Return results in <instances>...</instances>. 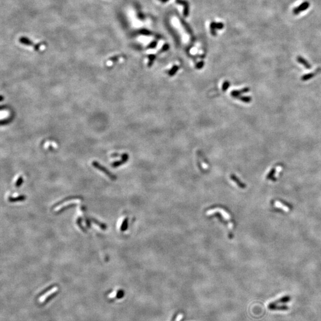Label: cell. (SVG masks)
Here are the masks:
<instances>
[{"label": "cell", "mask_w": 321, "mask_h": 321, "mask_svg": "<svg viewBox=\"0 0 321 321\" xmlns=\"http://www.w3.org/2000/svg\"><path fill=\"white\" fill-rule=\"evenodd\" d=\"M310 7V3L308 1H305L301 3L298 7H296L293 9L292 13L294 15H298L300 13L306 10L307 9Z\"/></svg>", "instance_id": "6da1fadb"}, {"label": "cell", "mask_w": 321, "mask_h": 321, "mask_svg": "<svg viewBox=\"0 0 321 321\" xmlns=\"http://www.w3.org/2000/svg\"><path fill=\"white\" fill-rule=\"evenodd\" d=\"M92 165L95 167L97 169H98L99 170H100L101 171H102L104 173H105L106 175H107L108 177H109V178L112 180H115L116 178V177L114 176L112 173H111L109 171H108L107 169H106L105 168H104L103 166H102L101 165H100L98 163H97L96 161H93V162Z\"/></svg>", "instance_id": "7a4b0ae2"}, {"label": "cell", "mask_w": 321, "mask_h": 321, "mask_svg": "<svg viewBox=\"0 0 321 321\" xmlns=\"http://www.w3.org/2000/svg\"><path fill=\"white\" fill-rule=\"evenodd\" d=\"M57 292H58V288L57 287L54 288L53 289L51 290L50 292H47L44 296H43L42 297H41L40 302L43 303L48 301L50 298L54 297Z\"/></svg>", "instance_id": "3957f363"}, {"label": "cell", "mask_w": 321, "mask_h": 321, "mask_svg": "<svg viewBox=\"0 0 321 321\" xmlns=\"http://www.w3.org/2000/svg\"><path fill=\"white\" fill-rule=\"evenodd\" d=\"M78 202V199H73L71 200H68L67 201V202H65L64 203L63 205L61 204V206H59L57 208H56V211H61L62 210H63V209L65 208H67L69 207H72V206H74L75 205L76 203H77Z\"/></svg>", "instance_id": "277c9868"}, {"label": "cell", "mask_w": 321, "mask_h": 321, "mask_svg": "<svg viewBox=\"0 0 321 321\" xmlns=\"http://www.w3.org/2000/svg\"><path fill=\"white\" fill-rule=\"evenodd\" d=\"M291 299V297H290L289 296H284L280 299L276 300V301H274L273 302H272L271 303H270V305H277L278 304H280V303H287Z\"/></svg>", "instance_id": "5b68a950"}, {"label": "cell", "mask_w": 321, "mask_h": 321, "mask_svg": "<svg viewBox=\"0 0 321 321\" xmlns=\"http://www.w3.org/2000/svg\"><path fill=\"white\" fill-rule=\"evenodd\" d=\"M297 60L298 61V63H299L300 64L303 65L306 69H310L312 67H311V65L309 63V62L307 61L306 60H305L304 58H303L301 56H298L297 58Z\"/></svg>", "instance_id": "8992f818"}, {"label": "cell", "mask_w": 321, "mask_h": 321, "mask_svg": "<svg viewBox=\"0 0 321 321\" xmlns=\"http://www.w3.org/2000/svg\"><path fill=\"white\" fill-rule=\"evenodd\" d=\"M268 308L272 310H287L288 309V307L287 306H278L271 305H269Z\"/></svg>", "instance_id": "52a82bcc"}, {"label": "cell", "mask_w": 321, "mask_h": 321, "mask_svg": "<svg viewBox=\"0 0 321 321\" xmlns=\"http://www.w3.org/2000/svg\"><path fill=\"white\" fill-rule=\"evenodd\" d=\"M231 179H232V180H233L235 183H236V184H237V185H239L240 188H242V189L246 188V185H245V184H244V183H242V182H241V181H240V180L239 178H237V177H235V176H234V175H231Z\"/></svg>", "instance_id": "ba28073f"}, {"label": "cell", "mask_w": 321, "mask_h": 321, "mask_svg": "<svg viewBox=\"0 0 321 321\" xmlns=\"http://www.w3.org/2000/svg\"><path fill=\"white\" fill-rule=\"evenodd\" d=\"M319 70H320V69H318V70L316 71L315 73H312L307 74L305 75V76H303V78H301V79H302L303 80H309V79H310V78H313L314 75H316L317 73H319V71H319Z\"/></svg>", "instance_id": "9c48e42d"}, {"label": "cell", "mask_w": 321, "mask_h": 321, "mask_svg": "<svg viewBox=\"0 0 321 321\" xmlns=\"http://www.w3.org/2000/svg\"><path fill=\"white\" fill-rule=\"evenodd\" d=\"M20 41L21 43L23 44H25L26 45H33V43L29 39L26 38H24V37H22L20 38Z\"/></svg>", "instance_id": "30bf717a"}, {"label": "cell", "mask_w": 321, "mask_h": 321, "mask_svg": "<svg viewBox=\"0 0 321 321\" xmlns=\"http://www.w3.org/2000/svg\"><path fill=\"white\" fill-rule=\"evenodd\" d=\"M26 197L25 196H20L19 197H17V198H12V197H10L9 198V201L10 202H16V201H21V200H24L25 199Z\"/></svg>", "instance_id": "8fae6325"}, {"label": "cell", "mask_w": 321, "mask_h": 321, "mask_svg": "<svg viewBox=\"0 0 321 321\" xmlns=\"http://www.w3.org/2000/svg\"><path fill=\"white\" fill-rule=\"evenodd\" d=\"M127 221H128L127 218H125V220H124L123 221V222L122 225H121V230L122 231H125V230L127 229V225H128V224H127Z\"/></svg>", "instance_id": "7c38bea8"}, {"label": "cell", "mask_w": 321, "mask_h": 321, "mask_svg": "<svg viewBox=\"0 0 321 321\" xmlns=\"http://www.w3.org/2000/svg\"><path fill=\"white\" fill-rule=\"evenodd\" d=\"M275 172V168H272L270 171V172L268 173V174L267 175L266 178L268 180H272L273 177H274V176Z\"/></svg>", "instance_id": "4fadbf2b"}, {"label": "cell", "mask_w": 321, "mask_h": 321, "mask_svg": "<svg viewBox=\"0 0 321 321\" xmlns=\"http://www.w3.org/2000/svg\"><path fill=\"white\" fill-rule=\"evenodd\" d=\"M22 183H23V178H22L21 177H19V178H18V180H17V181H16V184H15V185H16V187H18L20 186Z\"/></svg>", "instance_id": "5bb4252c"}]
</instances>
